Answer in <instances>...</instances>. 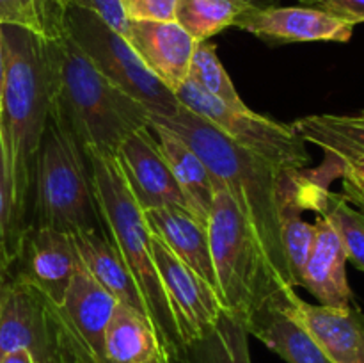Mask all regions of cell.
I'll return each instance as SVG.
<instances>
[{"mask_svg": "<svg viewBox=\"0 0 364 363\" xmlns=\"http://www.w3.org/2000/svg\"><path fill=\"white\" fill-rule=\"evenodd\" d=\"M151 120L173 130L201 157L251 224L277 276L287 287L295 288L281 237V206L288 199H304L308 169L281 171L270 166L231 142L212 123L185 107L173 117L151 116Z\"/></svg>", "mask_w": 364, "mask_h": 363, "instance_id": "obj_1", "label": "cell"}, {"mask_svg": "<svg viewBox=\"0 0 364 363\" xmlns=\"http://www.w3.org/2000/svg\"><path fill=\"white\" fill-rule=\"evenodd\" d=\"M6 75L0 100V152L9 201L11 255L23 231L34 167L52 110L46 41L25 28L2 25Z\"/></svg>", "mask_w": 364, "mask_h": 363, "instance_id": "obj_2", "label": "cell"}, {"mask_svg": "<svg viewBox=\"0 0 364 363\" xmlns=\"http://www.w3.org/2000/svg\"><path fill=\"white\" fill-rule=\"evenodd\" d=\"M50 64V117L70 130L85 155L114 157L135 132L149 127L142 103L109 80L70 38L46 41Z\"/></svg>", "mask_w": 364, "mask_h": 363, "instance_id": "obj_3", "label": "cell"}, {"mask_svg": "<svg viewBox=\"0 0 364 363\" xmlns=\"http://www.w3.org/2000/svg\"><path fill=\"white\" fill-rule=\"evenodd\" d=\"M92 191L102 226L119 251L144 299L146 312L159 338L160 354L174 363L181 354L180 333L169 301L160 283L151 253V231L144 210L132 196L116 159L89 153Z\"/></svg>", "mask_w": 364, "mask_h": 363, "instance_id": "obj_4", "label": "cell"}, {"mask_svg": "<svg viewBox=\"0 0 364 363\" xmlns=\"http://www.w3.org/2000/svg\"><path fill=\"white\" fill-rule=\"evenodd\" d=\"M208 233L217 287L228 313L247 324L262 310L288 305L297 295L277 276L255 230L223 184L215 187Z\"/></svg>", "mask_w": 364, "mask_h": 363, "instance_id": "obj_5", "label": "cell"}, {"mask_svg": "<svg viewBox=\"0 0 364 363\" xmlns=\"http://www.w3.org/2000/svg\"><path fill=\"white\" fill-rule=\"evenodd\" d=\"M32 189L38 226L70 235L102 226L87 157L75 135L52 117L36 157Z\"/></svg>", "mask_w": 364, "mask_h": 363, "instance_id": "obj_6", "label": "cell"}, {"mask_svg": "<svg viewBox=\"0 0 364 363\" xmlns=\"http://www.w3.org/2000/svg\"><path fill=\"white\" fill-rule=\"evenodd\" d=\"M68 36L112 84L137 100L155 117H173L181 109L176 95L146 70L127 39L96 14L68 7Z\"/></svg>", "mask_w": 364, "mask_h": 363, "instance_id": "obj_7", "label": "cell"}, {"mask_svg": "<svg viewBox=\"0 0 364 363\" xmlns=\"http://www.w3.org/2000/svg\"><path fill=\"white\" fill-rule=\"evenodd\" d=\"M174 95L181 107L212 123L231 142L259 157L270 166L281 171L308 169L311 157L306 142L299 137L291 125L270 120L249 107L237 109L226 105L191 80H185Z\"/></svg>", "mask_w": 364, "mask_h": 363, "instance_id": "obj_8", "label": "cell"}, {"mask_svg": "<svg viewBox=\"0 0 364 363\" xmlns=\"http://www.w3.org/2000/svg\"><path fill=\"white\" fill-rule=\"evenodd\" d=\"M78 340L60 306L38 288L11 280L0 313V359L25 349L34 363H59L63 352Z\"/></svg>", "mask_w": 364, "mask_h": 363, "instance_id": "obj_9", "label": "cell"}, {"mask_svg": "<svg viewBox=\"0 0 364 363\" xmlns=\"http://www.w3.org/2000/svg\"><path fill=\"white\" fill-rule=\"evenodd\" d=\"M78 260L70 233L32 224L23 228L14 244L11 276L38 288L53 305L63 306Z\"/></svg>", "mask_w": 364, "mask_h": 363, "instance_id": "obj_10", "label": "cell"}, {"mask_svg": "<svg viewBox=\"0 0 364 363\" xmlns=\"http://www.w3.org/2000/svg\"><path fill=\"white\" fill-rule=\"evenodd\" d=\"M151 253L185 347L205 335L226 310L219 294L199 274L185 265L162 238L153 233Z\"/></svg>", "mask_w": 364, "mask_h": 363, "instance_id": "obj_11", "label": "cell"}, {"mask_svg": "<svg viewBox=\"0 0 364 363\" xmlns=\"http://www.w3.org/2000/svg\"><path fill=\"white\" fill-rule=\"evenodd\" d=\"M132 196L142 210L181 206L192 212L169 164L164 159L151 128L132 134L114 155Z\"/></svg>", "mask_w": 364, "mask_h": 363, "instance_id": "obj_12", "label": "cell"}, {"mask_svg": "<svg viewBox=\"0 0 364 363\" xmlns=\"http://www.w3.org/2000/svg\"><path fill=\"white\" fill-rule=\"evenodd\" d=\"M233 27L281 43H347L354 34V25L306 6L252 7L238 16Z\"/></svg>", "mask_w": 364, "mask_h": 363, "instance_id": "obj_13", "label": "cell"}, {"mask_svg": "<svg viewBox=\"0 0 364 363\" xmlns=\"http://www.w3.org/2000/svg\"><path fill=\"white\" fill-rule=\"evenodd\" d=\"M123 38L167 89L176 93L187 80L196 41L176 21L128 20Z\"/></svg>", "mask_w": 364, "mask_h": 363, "instance_id": "obj_14", "label": "cell"}, {"mask_svg": "<svg viewBox=\"0 0 364 363\" xmlns=\"http://www.w3.org/2000/svg\"><path fill=\"white\" fill-rule=\"evenodd\" d=\"M284 310L333 363H364V313L359 308L311 305L299 295Z\"/></svg>", "mask_w": 364, "mask_h": 363, "instance_id": "obj_15", "label": "cell"}, {"mask_svg": "<svg viewBox=\"0 0 364 363\" xmlns=\"http://www.w3.org/2000/svg\"><path fill=\"white\" fill-rule=\"evenodd\" d=\"M149 231L162 238L167 248L203 278L219 294L212 251H210L208 224L181 206H160L144 210ZM220 298V295H219Z\"/></svg>", "mask_w": 364, "mask_h": 363, "instance_id": "obj_16", "label": "cell"}, {"mask_svg": "<svg viewBox=\"0 0 364 363\" xmlns=\"http://www.w3.org/2000/svg\"><path fill=\"white\" fill-rule=\"evenodd\" d=\"M116 305V298L110 295L78 260L60 310L71 330L98 363H103L105 330Z\"/></svg>", "mask_w": 364, "mask_h": 363, "instance_id": "obj_17", "label": "cell"}, {"mask_svg": "<svg viewBox=\"0 0 364 363\" xmlns=\"http://www.w3.org/2000/svg\"><path fill=\"white\" fill-rule=\"evenodd\" d=\"M311 253L304 265L301 287L311 292L320 305L348 308L354 294L347 280V255L336 230L326 217L318 216Z\"/></svg>", "mask_w": 364, "mask_h": 363, "instance_id": "obj_18", "label": "cell"}, {"mask_svg": "<svg viewBox=\"0 0 364 363\" xmlns=\"http://www.w3.org/2000/svg\"><path fill=\"white\" fill-rule=\"evenodd\" d=\"M149 128H151L156 144H159L164 159L169 164L181 192L187 198L192 214L201 223L208 224L213 198H215V187L219 182L210 173L201 157L173 130L153 120H149Z\"/></svg>", "mask_w": 364, "mask_h": 363, "instance_id": "obj_19", "label": "cell"}, {"mask_svg": "<svg viewBox=\"0 0 364 363\" xmlns=\"http://www.w3.org/2000/svg\"><path fill=\"white\" fill-rule=\"evenodd\" d=\"M71 237H73L78 258L87 267L89 273L96 278V281L110 295H114L117 302L134 306L135 310H141L148 315L144 299L139 292L134 276L128 270L124 260L121 258L117 248L112 244L109 235L105 233L103 226L80 231V233H75Z\"/></svg>", "mask_w": 364, "mask_h": 363, "instance_id": "obj_20", "label": "cell"}, {"mask_svg": "<svg viewBox=\"0 0 364 363\" xmlns=\"http://www.w3.org/2000/svg\"><path fill=\"white\" fill-rule=\"evenodd\" d=\"M245 327L249 335L263 342L287 363H333L308 331L284 310V305L262 310Z\"/></svg>", "mask_w": 364, "mask_h": 363, "instance_id": "obj_21", "label": "cell"}, {"mask_svg": "<svg viewBox=\"0 0 364 363\" xmlns=\"http://www.w3.org/2000/svg\"><path fill=\"white\" fill-rule=\"evenodd\" d=\"M159 354V338L149 317L117 302L105 330L103 363H153Z\"/></svg>", "mask_w": 364, "mask_h": 363, "instance_id": "obj_22", "label": "cell"}, {"mask_svg": "<svg viewBox=\"0 0 364 363\" xmlns=\"http://www.w3.org/2000/svg\"><path fill=\"white\" fill-rule=\"evenodd\" d=\"M304 142L336 159L364 157V117L359 114H313L291 123Z\"/></svg>", "mask_w": 364, "mask_h": 363, "instance_id": "obj_23", "label": "cell"}, {"mask_svg": "<svg viewBox=\"0 0 364 363\" xmlns=\"http://www.w3.org/2000/svg\"><path fill=\"white\" fill-rule=\"evenodd\" d=\"M174 363H252L245 322L224 312L205 335L181 349Z\"/></svg>", "mask_w": 364, "mask_h": 363, "instance_id": "obj_24", "label": "cell"}, {"mask_svg": "<svg viewBox=\"0 0 364 363\" xmlns=\"http://www.w3.org/2000/svg\"><path fill=\"white\" fill-rule=\"evenodd\" d=\"M249 9L252 6L247 0H178L174 21L196 43H201L233 27L238 16Z\"/></svg>", "mask_w": 364, "mask_h": 363, "instance_id": "obj_25", "label": "cell"}, {"mask_svg": "<svg viewBox=\"0 0 364 363\" xmlns=\"http://www.w3.org/2000/svg\"><path fill=\"white\" fill-rule=\"evenodd\" d=\"M68 0H0V25H13L45 41L64 38Z\"/></svg>", "mask_w": 364, "mask_h": 363, "instance_id": "obj_26", "label": "cell"}, {"mask_svg": "<svg viewBox=\"0 0 364 363\" xmlns=\"http://www.w3.org/2000/svg\"><path fill=\"white\" fill-rule=\"evenodd\" d=\"M318 216L326 217L331 226L336 230L343 244L347 260H350L359 270L364 273V216L354 210L350 203L329 189H323L313 206Z\"/></svg>", "mask_w": 364, "mask_h": 363, "instance_id": "obj_27", "label": "cell"}, {"mask_svg": "<svg viewBox=\"0 0 364 363\" xmlns=\"http://www.w3.org/2000/svg\"><path fill=\"white\" fill-rule=\"evenodd\" d=\"M304 205L301 199H288L281 206V237H283L284 256L295 288L301 287L304 265L315 242L316 226L302 217Z\"/></svg>", "mask_w": 364, "mask_h": 363, "instance_id": "obj_28", "label": "cell"}, {"mask_svg": "<svg viewBox=\"0 0 364 363\" xmlns=\"http://www.w3.org/2000/svg\"><path fill=\"white\" fill-rule=\"evenodd\" d=\"M187 80H191L192 84H196L199 89H203L226 105L237 107V109L247 107L242 102L224 64L220 63L215 45H212L210 41L196 43Z\"/></svg>", "mask_w": 364, "mask_h": 363, "instance_id": "obj_29", "label": "cell"}, {"mask_svg": "<svg viewBox=\"0 0 364 363\" xmlns=\"http://www.w3.org/2000/svg\"><path fill=\"white\" fill-rule=\"evenodd\" d=\"M128 20L174 21L178 0H119Z\"/></svg>", "mask_w": 364, "mask_h": 363, "instance_id": "obj_30", "label": "cell"}, {"mask_svg": "<svg viewBox=\"0 0 364 363\" xmlns=\"http://www.w3.org/2000/svg\"><path fill=\"white\" fill-rule=\"evenodd\" d=\"M336 160L340 167L338 171L343 178V198L358 205L359 212L364 216V157H345Z\"/></svg>", "mask_w": 364, "mask_h": 363, "instance_id": "obj_31", "label": "cell"}, {"mask_svg": "<svg viewBox=\"0 0 364 363\" xmlns=\"http://www.w3.org/2000/svg\"><path fill=\"white\" fill-rule=\"evenodd\" d=\"M68 2H70V6L80 7V9L96 14L117 34L124 36V32H127L128 18L124 16L119 0H68Z\"/></svg>", "mask_w": 364, "mask_h": 363, "instance_id": "obj_32", "label": "cell"}, {"mask_svg": "<svg viewBox=\"0 0 364 363\" xmlns=\"http://www.w3.org/2000/svg\"><path fill=\"white\" fill-rule=\"evenodd\" d=\"M299 4L320 9L350 25L364 23V0H297Z\"/></svg>", "mask_w": 364, "mask_h": 363, "instance_id": "obj_33", "label": "cell"}, {"mask_svg": "<svg viewBox=\"0 0 364 363\" xmlns=\"http://www.w3.org/2000/svg\"><path fill=\"white\" fill-rule=\"evenodd\" d=\"M0 249H7L11 253L9 241V201H7L6 187H4L2 166H0Z\"/></svg>", "mask_w": 364, "mask_h": 363, "instance_id": "obj_34", "label": "cell"}, {"mask_svg": "<svg viewBox=\"0 0 364 363\" xmlns=\"http://www.w3.org/2000/svg\"><path fill=\"white\" fill-rule=\"evenodd\" d=\"M59 363H98L80 340L71 344L60 356Z\"/></svg>", "mask_w": 364, "mask_h": 363, "instance_id": "obj_35", "label": "cell"}, {"mask_svg": "<svg viewBox=\"0 0 364 363\" xmlns=\"http://www.w3.org/2000/svg\"><path fill=\"white\" fill-rule=\"evenodd\" d=\"M11 262H13V255L7 249H0V313H2L7 287L13 280V276H11Z\"/></svg>", "mask_w": 364, "mask_h": 363, "instance_id": "obj_36", "label": "cell"}, {"mask_svg": "<svg viewBox=\"0 0 364 363\" xmlns=\"http://www.w3.org/2000/svg\"><path fill=\"white\" fill-rule=\"evenodd\" d=\"M0 363H34V358L25 349H18V351H13L7 356H4Z\"/></svg>", "mask_w": 364, "mask_h": 363, "instance_id": "obj_37", "label": "cell"}, {"mask_svg": "<svg viewBox=\"0 0 364 363\" xmlns=\"http://www.w3.org/2000/svg\"><path fill=\"white\" fill-rule=\"evenodd\" d=\"M4 75H6V48H4V34H2V25H0V100H2Z\"/></svg>", "mask_w": 364, "mask_h": 363, "instance_id": "obj_38", "label": "cell"}, {"mask_svg": "<svg viewBox=\"0 0 364 363\" xmlns=\"http://www.w3.org/2000/svg\"><path fill=\"white\" fill-rule=\"evenodd\" d=\"M249 4H251L252 7H258V9H263V7H272V6H277V4L281 2V0H247ZM297 2V0H295Z\"/></svg>", "mask_w": 364, "mask_h": 363, "instance_id": "obj_39", "label": "cell"}, {"mask_svg": "<svg viewBox=\"0 0 364 363\" xmlns=\"http://www.w3.org/2000/svg\"><path fill=\"white\" fill-rule=\"evenodd\" d=\"M153 363H169V362H167V359L164 358L162 354H159V356H156V359H155V362H153Z\"/></svg>", "mask_w": 364, "mask_h": 363, "instance_id": "obj_40", "label": "cell"}, {"mask_svg": "<svg viewBox=\"0 0 364 363\" xmlns=\"http://www.w3.org/2000/svg\"><path fill=\"white\" fill-rule=\"evenodd\" d=\"M358 114H359V116H361V117H364V109H363V110H359Z\"/></svg>", "mask_w": 364, "mask_h": 363, "instance_id": "obj_41", "label": "cell"}, {"mask_svg": "<svg viewBox=\"0 0 364 363\" xmlns=\"http://www.w3.org/2000/svg\"><path fill=\"white\" fill-rule=\"evenodd\" d=\"M0 166H2V152H0Z\"/></svg>", "mask_w": 364, "mask_h": 363, "instance_id": "obj_42", "label": "cell"}]
</instances>
